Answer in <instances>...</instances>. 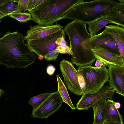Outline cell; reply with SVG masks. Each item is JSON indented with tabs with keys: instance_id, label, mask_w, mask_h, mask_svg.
<instances>
[{
	"instance_id": "9",
	"label": "cell",
	"mask_w": 124,
	"mask_h": 124,
	"mask_svg": "<svg viewBox=\"0 0 124 124\" xmlns=\"http://www.w3.org/2000/svg\"><path fill=\"white\" fill-rule=\"evenodd\" d=\"M60 70L68 89L78 95L84 93L79 84L77 70L70 62L63 59L59 64Z\"/></svg>"
},
{
	"instance_id": "36",
	"label": "cell",
	"mask_w": 124,
	"mask_h": 124,
	"mask_svg": "<svg viewBox=\"0 0 124 124\" xmlns=\"http://www.w3.org/2000/svg\"></svg>"
},
{
	"instance_id": "11",
	"label": "cell",
	"mask_w": 124,
	"mask_h": 124,
	"mask_svg": "<svg viewBox=\"0 0 124 124\" xmlns=\"http://www.w3.org/2000/svg\"><path fill=\"white\" fill-rule=\"evenodd\" d=\"M109 86L116 91V93L124 96V67L109 65Z\"/></svg>"
},
{
	"instance_id": "26",
	"label": "cell",
	"mask_w": 124,
	"mask_h": 124,
	"mask_svg": "<svg viewBox=\"0 0 124 124\" xmlns=\"http://www.w3.org/2000/svg\"><path fill=\"white\" fill-rule=\"evenodd\" d=\"M59 53L55 50L50 51L43 57L47 61H54L57 59Z\"/></svg>"
},
{
	"instance_id": "30",
	"label": "cell",
	"mask_w": 124,
	"mask_h": 124,
	"mask_svg": "<svg viewBox=\"0 0 124 124\" xmlns=\"http://www.w3.org/2000/svg\"><path fill=\"white\" fill-rule=\"evenodd\" d=\"M95 65V67L98 68H99L102 67L104 63L101 60L99 59H96Z\"/></svg>"
},
{
	"instance_id": "31",
	"label": "cell",
	"mask_w": 124,
	"mask_h": 124,
	"mask_svg": "<svg viewBox=\"0 0 124 124\" xmlns=\"http://www.w3.org/2000/svg\"><path fill=\"white\" fill-rule=\"evenodd\" d=\"M102 124H121L117 122L109 120H105L103 121Z\"/></svg>"
},
{
	"instance_id": "15",
	"label": "cell",
	"mask_w": 124,
	"mask_h": 124,
	"mask_svg": "<svg viewBox=\"0 0 124 124\" xmlns=\"http://www.w3.org/2000/svg\"><path fill=\"white\" fill-rule=\"evenodd\" d=\"M117 3L109 11L107 19L111 23L124 27V0H118Z\"/></svg>"
},
{
	"instance_id": "16",
	"label": "cell",
	"mask_w": 124,
	"mask_h": 124,
	"mask_svg": "<svg viewBox=\"0 0 124 124\" xmlns=\"http://www.w3.org/2000/svg\"><path fill=\"white\" fill-rule=\"evenodd\" d=\"M115 103L112 100L108 99L107 100L103 112L102 123L104 120H107L124 124L122 116L115 107Z\"/></svg>"
},
{
	"instance_id": "25",
	"label": "cell",
	"mask_w": 124,
	"mask_h": 124,
	"mask_svg": "<svg viewBox=\"0 0 124 124\" xmlns=\"http://www.w3.org/2000/svg\"><path fill=\"white\" fill-rule=\"evenodd\" d=\"M29 0H18V9L20 12H25L27 11V8Z\"/></svg>"
},
{
	"instance_id": "35",
	"label": "cell",
	"mask_w": 124,
	"mask_h": 124,
	"mask_svg": "<svg viewBox=\"0 0 124 124\" xmlns=\"http://www.w3.org/2000/svg\"><path fill=\"white\" fill-rule=\"evenodd\" d=\"M6 0H0V5L4 2Z\"/></svg>"
},
{
	"instance_id": "13",
	"label": "cell",
	"mask_w": 124,
	"mask_h": 124,
	"mask_svg": "<svg viewBox=\"0 0 124 124\" xmlns=\"http://www.w3.org/2000/svg\"><path fill=\"white\" fill-rule=\"evenodd\" d=\"M90 49L96 59L101 60L106 66L113 65L124 67V61L121 57L113 55L101 47L95 46Z\"/></svg>"
},
{
	"instance_id": "23",
	"label": "cell",
	"mask_w": 124,
	"mask_h": 124,
	"mask_svg": "<svg viewBox=\"0 0 124 124\" xmlns=\"http://www.w3.org/2000/svg\"><path fill=\"white\" fill-rule=\"evenodd\" d=\"M9 17L14 18L20 23H27L32 20L31 14L27 12H15L9 15Z\"/></svg>"
},
{
	"instance_id": "3",
	"label": "cell",
	"mask_w": 124,
	"mask_h": 124,
	"mask_svg": "<svg viewBox=\"0 0 124 124\" xmlns=\"http://www.w3.org/2000/svg\"><path fill=\"white\" fill-rule=\"evenodd\" d=\"M117 3L113 0H78L68 9L62 19H73L88 24L106 17Z\"/></svg>"
},
{
	"instance_id": "34",
	"label": "cell",
	"mask_w": 124,
	"mask_h": 124,
	"mask_svg": "<svg viewBox=\"0 0 124 124\" xmlns=\"http://www.w3.org/2000/svg\"><path fill=\"white\" fill-rule=\"evenodd\" d=\"M4 91L2 89H0V97L1 95L3 94Z\"/></svg>"
},
{
	"instance_id": "17",
	"label": "cell",
	"mask_w": 124,
	"mask_h": 124,
	"mask_svg": "<svg viewBox=\"0 0 124 124\" xmlns=\"http://www.w3.org/2000/svg\"><path fill=\"white\" fill-rule=\"evenodd\" d=\"M56 78L58 87L57 91L62 100L63 102L67 104L71 109H75V107L72 102L65 85L58 75H56Z\"/></svg>"
},
{
	"instance_id": "20",
	"label": "cell",
	"mask_w": 124,
	"mask_h": 124,
	"mask_svg": "<svg viewBox=\"0 0 124 124\" xmlns=\"http://www.w3.org/2000/svg\"><path fill=\"white\" fill-rule=\"evenodd\" d=\"M18 0H6L0 5V12L7 16L18 12Z\"/></svg>"
},
{
	"instance_id": "12",
	"label": "cell",
	"mask_w": 124,
	"mask_h": 124,
	"mask_svg": "<svg viewBox=\"0 0 124 124\" xmlns=\"http://www.w3.org/2000/svg\"><path fill=\"white\" fill-rule=\"evenodd\" d=\"M63 28L60 24L45 26L39 24L30 26L24 36L26 42L31 40L40 39L46 37L55 32L59 31Z\"/></svg>"
},
{
	"instance_id": "18",
	"label": "cell",
	"mask_w": 124,
	"mask_h": 124,
	"mask_svg": "<svg viewBox=\"0 0 124 124\" xmlns=\"http://www.w3.org/2000/svg\"><path fill=\"white\" fill-rule=\"evenodd\" d=\"M106 101V99L100 100L92 107L94 114V120L93 124H102L103 113Z\"/></svg>"
},
{
	"instance_id": "21",
	"label": "cell",
	"mask_w": 124,
	"mask_h": 124,
	"mask_svg": "<svg viewBox=\"0 0 124 124\" xmlns=\"http://www.w3.org/2000/svg\"><path fill=\"white\" fill-rule=\"evenodd\" d=\"M65 35L60 37L56 41L55 43L58 46L55 50L59 54H68L72 55V53L70 46L68 45L65 40Z\"/></svg>"
},
{
	"instance_id": "10",
	"label": "cell",
	"mask_w": 124,
	"mask_h": 124,
	"mask_svg": "<svg viewBox=\"0 0 124 124\" xmlns=\"http://www.w3.org/2000/svg\"><path fill=\"white\" fill-rule=\"evenodd\" d=\"M62 103L58 91L51 93L38 108L32 112L31 116L34 118H46L57 110Z\"/></svg>"
},
{
	"instance_id": "4",
	"label": "cell",
	"mask_w": 124,
	"mask_h": 124,
	"mask_svg": "<svg viewBox=\"0 0 124 124\" xmlns=\"http://www.w3.org/2000/svg\"><path fill=\"white\" fill-rule=\"evenodd\" d=\"M78 0H45L29 12L33 21L39 25H53L63 18L64 15Z\"/></svg>"
},
{
	"instance_id": "7",
	"label": "cell",
	"mask_w": 124,
	"mask_h": 124,
	"mask_svg": "<svg viewBox=\"0 0 124 124\" xmlns=\"http://www.w3.org/2000/svg\"><path fill=\"white\" fill-rule=\"evenodd\" d=\"M66 35L62 29L46 37L31 40L26 42L33 52L43 57L48 52L55 50L58 46L55 43L56 41L60 37Z\"/></svg>"
},
{
	"instance_id": "1",
	"label": "cell",
	"mask_w": 124,
	"mask_h": 124,
	"mask_svg": "<svg viewBox=\"0 0 124 124\" xmlns=\"http://www.w3.org/2000/svg\"><path fill=\"white\" fill-rule=\"evenodd\" d=\"M25 40L23 35L17 31L6 32L0 38V65L8 68H22L33 63L36 57Z\"/></svg>"
},
{
	"instance_id": "27",
	"label": "cell",
	"mask_w": 124,
	"mask_h": 124,
	"mask_svg": "<svg viewBox=\"0 0 124 124\" xmlns=\"http://www.w3.org/2000/svg\"><path fill=\"white\" fill-rule=\"evenodd\" d=\"M55 70V67L53 65H48L46 68V72L49 75H53Z\"/></svg>"
},
{
	"instance_id": "5",
	"label": "cell",
	"mask_w": 124,
	"mask_h": 124,
	"mask_svg": "<svg viewBox=\"0 0 124 124\" xmlns=\"http://www.w3.org/2000/svg\"><path fill=\"white\" fill-rule=\"evenodd\" d=\"M104 64L98 68L92 65L78 67L85 81L86 90L85 93H92L99 90L109 80L108 69Z\"/></svg>"
},
{
	"instance_id": "6",
	"label": "cell",
	"mask_w": 124,
	"mask_h": 124,
	"mask_svg": "<svg viewBox=\"0 0 124 124\" xmlns=\"http://www.w3.org/2000/svg\"><path fill=\"white\" fill-rule=\"evenodd\" d=\"M82 44L86 50H90L95 46H99L113 55L121 58L115 40L110 34L104 30L89 38H86Z\"/></svg>"
},
{
	"instance_id": "29",
	"label": "cell",
	"mask_w": 124,
	"mask_h": 124,
	"mask_svg": "<svg viewBox=\"0 0 124 124\" xmlns=\"http://www.w3.org/2000/svg\"><path fill=\"white\" fill-rule=\"evenodd\" d=\"M35 0H29L27 8V11L29 12L32 8L34 3Z\"/></svg>"
},
{
	"instance_id": "8",
	"label": "cell",
	"mask_w": 124,
	"mask_h": 124,
	"mask_svg": "<svg viewBox=\"0 0 124 124\" xmlns=\"http://www.w3.org/2000/svg\"><path fill=\"white\" fill-rule=\"evenodd\" d=\"M115 90L109 86L104 85L99 90L92 93H85L78 101L76 108L78 110H88L102 100H112Z\"/></svg>"
},
{
	"instance_id": "19",
	"label": "cell",
	"mask_w": 124,
	"mask_h": 124,
	"mask_svg": "<svg viewBox=\"0 0 124 124\" xmlns=\"http://www.w3.org/2000/svg\"><path fill=\"white\" fill-rule=\"evenodd\" d=\"M111 22L106 18V17L98 19L87 24L88 29L91 37L96 35L97 32L102 28Z\"/></svg>"
},
{
	"instance_id": "2",
	"label": "cell",
	"mask_w": 124,
	"mask_h": 124,
	"mask_svg": "<svg viewBox=\"0 0 124 124\" xmlns=\"http://www.w3.org/2000/svg\"><path fill=\"white\" fill-rule=\"evenodd\" d=\"M86 24L73 20L63 29L70 40L72 53L71 61L78 67L92 65L96 59L91 50H86L83 46L85 39L91 37L87 31Z\"/></svg>"
},
{
	"instance_id": "33",
	"label": "cell",
	"mask_w": 124,
	"mask_h": 124,
	"mask_svg": "<svg viewBox=\"0 0 124 124\" xmlns=\"http://www.w3.org/2000/svg\"><path fill=\"white\" fill-rule=\"evenodd\" d=\"M7 16L6 15L0 12V22H1V19Z\"/></svg>"
},
{
	"instance_id": "24",
	"label": "cell",
	"mask_w": 124,
	"mask_h": 124,
	"mask_svg": "<svg viewBox=\"0 0 124 124\" xmlns=\"http://www.w3.org/2000/svg\"><path fill=\"white\" fill-rule=\"evenodd\" d=\"M77 70L78 82L84 94L85 93L86 90V83L81 71L78 69Z\"/></svg>"
},
{
	"instance_id": "32",
	"label": "cell",
	"mask_w": 124,
	"mask_h": 124,
	"mask_svg": "<svg viewBox=\"0 0 124 124\" xmlns=\"http://www.w3.org/2000/svg\"><path fill=\"white\" fill-rule=\"evenodd\" d=\"M115 105L116 108L117 109L121 107L120 104L119 102H115Z\"/></svg>"
},
{
	"instance_id": "22",
	"label": "cell",
	"mask_w": 124,
	"mask_h": 124,
	"mask_svg": "<svg viewBox=\"0 0 124 124\" xmlns=\"http://www.w3.org/2000/svg\"><path fill=\"white\" fill-rule=\"evenodd\" d=\"M51 93H44L31 98L28 103L33 108L32 111L38 108L50 96Z\"/></svg>"
},
{
	"instance_id": "28",
	"label": "cell",
	"mask_w": 124,
	"mask_h": 124,
	"mask_svg": "<svg viewBox=\"0 0 124 124\" xmlns=\"http://www.w3.org/2000/svg\"><path fill=\"white\" fill-rule=\"evenodd\" d=\"M44 0H35L31 10L38 7Z\"/></svg>"
},
{
	"instance_id": "14",
	"label": "cell",
	"mask_w": 124,
	"mask_h": 124,
	"mask_svg": "<svg viewBox=\"0 0 124 124\" xmlns=\"http://www.w3.org/2000/svg\"><path fill=\"white\" fill-rule=\"evenodd\" d=\"M110 34L116 42L120 55L124 61V28L117 25H106L104 30Z\"/></svg>"
}]
</instances>
